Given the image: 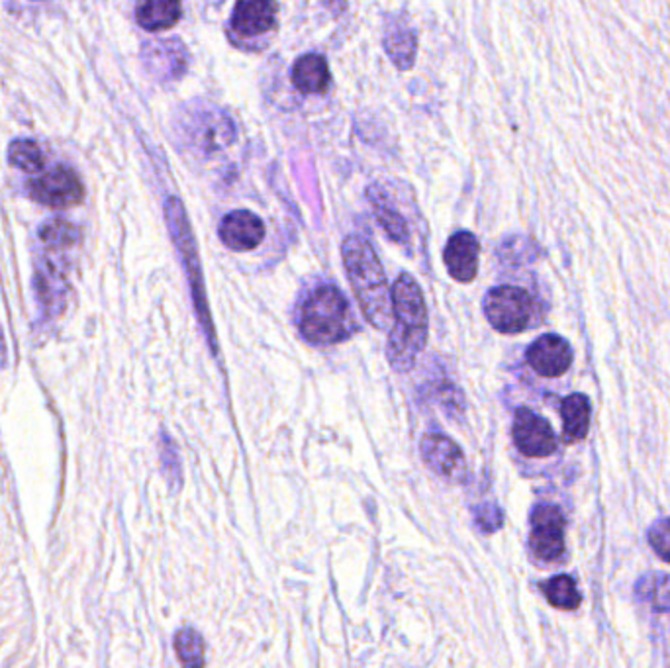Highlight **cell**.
Segmentation results:
<instances>
[{
    "mask_svg": "<svg viewBox=\"0 0 670 668\" xmlns=\"http://www.w3.org/2000/svg\"><path fill=\"white\" fill-rule=\"evenodd\" d=\"M483 310L494 330L516 336L532 323L534 298L524 288L496 287L484 297Z\"/></svg>",
    "mask_w": 670,
    "mask_h": 668,
    "instance_id": "obj_5",
    "label": "cell"
},
{
    "mask_svg": "<svg viewBox=\"0 0 670 668\" xmlns=\"http://www.w3.org/2000/svg\"><path fill=\"white\" fill-rule=\"evenodd\" d=\"M653 602L657 609H670V576L654 578Z\"/></svg>",
    "mask_w": 670,
    "mask_h": 668,
    "instance_id": "obj_27",
    "label": "cell"
},
{
    "mask_svg": "<svg viewBox=\"0 0 670 668\" xmlns=\"http://www.w3.org/2000/svg\"><path fill=\"white\" fill-rule=\"evenodd\" d=\"M527 363L537 374L555 379L569 371L570 364H573V347L569 346L567 339L555 336V333H547V336L535 339L534 343L529 346Z\"/></svg>",
    "mask_w": 670,
    "mask_h": 668,
    "instance_id": "obj_10",
    "label": "cell"
},
{
    "mask_svg": "<svg viewBox=\"0 0 670 668\" xmlns=\"http://www.w3.org/2000/svg\"><path fill=\"white\" fill-rule=\"evenodd\" d=\"M343 267L355 292L357 302L377 330H391L392 298L381 259L363 237L351 236L341 246Z\"/></svg>",
    "mask_w": 670,
    "mask_h": 668,
    "instance_id": "obj_2",
    "label": "cell"
},
{
    "mask_svg": "<svg viewBox=\"0 0 670 668\" xmlns=\"http://www.w3.org/2000/svg\"><path fill=\"white\" fill-rule=\"evenodd\" d=\"M221 244L231 251H254L265 239V224L257 214L249 210L229 212L220 222Z\"/></svg>",
    "mask_w": 670,
    "mask_h": 668,
    "instance_id": "obj_11",
    "label": "cell"
},
{
    "mask_svg": "<svg viewBox=\"0 0 670 668\" xmlns=\"http://www.w3.org/2000/svg\"><path fill=\"white\" fill-rule=\"evenodd\" d=\"M544 594L553 608L565 609V612L577 609L583 602L577 583L567 575L555 576L552 580H547L544 584Z\"/></svg>",
    "mask_w": 670,
    "mask_h": 668,
    "instance_id": "obj_21",
    "label": "cell"
},
{
    "mask_svg": "<svg viewBox=\"0 0 670 668\" xmlns=\"http://www.w3.org/2000/svg\"><path fill=\"white\" fill-rule=\"evenodd\" d=\"M422 459L433 473L450 483H465L468 476L467 459L455 441L442 433H427L420 443Z\"/></svg>",
    "mask_w": 670,
    "mask_h": 668,
    "instance_id": "obj_8",
    "label": "cell"
},
{
    "mask_svg": "<svg viewBox=\"0 0 670 668\" xmlns=\"http://www.w3.org/2000/svg\"><path fill=\"white\" fill-rule=\"evenodd\" d=\"M392 326L389 330V361L392 369L406 372L416 363L430 333V318L424 292L418 280L402 273L392 285Z\"/></svg>",
    "mask_w": 670,
    "mask_h": 668,
    "instance_id": "obj_1",
    "label": "cell"
},
{
    "mask_svg": "<svg viewBox=\"0 0 670 668\" xmlns=\"http://www.w3.org/2000/svg\"><path fill=\"white\" fill-rule=\"evenodd\" d=\"M175 651L185 667H203L204 641L195 629H181L175 637Z\"/></svg>",
    "mask_w": 670,
    "mask_h": 668,
    "instance_id": "obj_24",
    "label": "cell"
},
{
    "mask_svg": "<svg viewBox=\"0 0 670 668\" xmlns=\"http://www.w3.org/2000/svg\"><path fill=\"white\" fill-rule=\"evenodd\" d=\"M298 330L315 346H333L351 338L357 322L340 288L331 285L316 288L300 306Z\"/></svg>",
    "mask_w": 670,
    "mask_h": 668,
    "instance_id": "obj_3",
    "label": "cell"
},
{
    "mask_svg": "<svg viewBox=\"0 0 670 668\" xmlns=\"http://www.w3.org/2000/svg\"><path fill=\"white\" fill-rule=\"evenodd\" d=\"M34 290L38 302L48 314H60L65 308L68 298V279L58 265L50 259H43L35 267Z\"/></svg>",
    "mask_w": 670,
    "mask_h": 668,
    "instance_id": "obj_14",
    "label": "cell"
},
{
    "mask_svg": "<svg viewBox=\"0 0 670 668\" xmlns=\"http://www.w3.org/2000/svg\"><path fill=\"white\" fill-rule=\"evenodd\" d=\"M28 193L35 203L55 210L76 206L85 198V188L81 178L75 171L69 169L65 165H58L53 169L45 171L42 177L32 178L28 183Z\"/></svg>",
    "mask_w": 670,
    "mask_h": 668,
    "instance_id": "obj_6",
    "label": "cell"
},
{
    "mask_svg": "<svg viewBox=\"0 0 670 668\" xmlns=\"http://www.w3.org/2000/svg\"><path fill=\"white\" fill-rule=\"evenodd\" d=\"M165 216H167V224H169L171 237H173L178 254H181V259H183V265L187 269L188 282H190V288H193V300H195L198 320L203 323L206 338H208V343L213 346L214 353H218L213 316L208 312V302H206V295H204L203 269H200V259H198V251H196L195 237H193V232H190L187 212L183 208V203L178 198H175V196L167 198V203H165Z\"/></svg>",
    "mask_w": 670,
    "mask_h": 668,
    "instance_id": "obj_4",
    "label": "cell"
},
{
    "mask_svg": "<svg viewBox=\"0 0 670 668\" xmlns=\"http://www.w3.org/2000/svg\"><path fill=\"white\" fill-rule=\"evenodd\" d=\"M0 364H2V367L7 364V341H4L2 328H0Z\"/></svg>",
    "mask_w": 670,
    "mask_h": 668,
    "instance_id": "obj_28",
    "label": "cell"
},
{
    "mask_svg": "<svg viewBox=\"0 0 670 668\" xmlns=\"http://www.w3.org/2000/svg\"><path fill=\"white\" fill-rule=\"evenodd\" d=\"M478 257H481V244L471 232L453 234L443 251L445 269L450 273L451 279L457 282L475 280L478 273Z\"/></svg>",
    "mask_w": 670,
    "mask_h": 668,
    "instance_id": "obj_12",
    "label": "cell"
},
{
    "mask_svg": "<svg viewBox=\"0 0 670 668\" xmlns=\"http://www.w3.org/2000/svg\"><path fill=\"white\" fill-rule=\"evenodd\" d=\"M9 163L24 173H40L45 157L40 145L32 140H14L9 147Z\"/></svg>",
    "mask_w": 670,
    "mask_h": 668,
    "instance_id": "obj_22",
    "label": "cell"
},
{
    "mask_svg": "<svg viewBox=\"0 0 670 668\" xmlns=\"http://www.w3.org/2000/svg\"><path fill=\"white\" fill-rule=\"evenodd\" d=\"M162 463L163 471L167 473L171 481H181L177 451H175V445H173V441L167 435H162Z\"/></svg>",
    "mask_w": 670,
    "mask_h": 668,
    "instance_id": "obj_26",
    "label": "cell"
},
{
    "mask_svg": "<svg viewBox=\"0 0 670 668\" xmlns=\"http://www.w3.org/2000/svg\"><path fill=\"white\" fill-rule=\"evenodd\" d=\"M649 545L662 561L670 563V517H662L649 530Z\"/></svg>",
    "mask_w": 670,
    "mask_h": 668,
    "instance_id": "obj_25",
    "label": "cell"
},
{
    "mask_svg": "<svg viewBox=\"0 0 670 668\" xmlns=\"http://www.w3.org/2000/svg\"><path fill=\"white\" fill-rule=\"evenodd\" d=\"M384 48L389 58L394 61V65L404 71L412 68V63L416 60V35L410 30H402V28L386 30Z\"/></svg>",
    "mask_w": 670,
    "mask_h": 668,
    "instance_id": "obj_20",
    "label": "cell"
},
{
    "mask_svg": "<svg viewBox=\"0 0 670 668\" xmlns=\"http://www.w3.org/2000/svg\"><path fill=\"white\" fill-rule=\"evenodd\" d=\"M560 415H563V438L565 443H577L586 438L590 430V400L585 394H570L563 400L560 404Z\"/></svg>",
    "mask_w": 670,
    "mask_h": 668,
    "instance_id": "obj_18",
    "label": "cell"
},
{
    "mask_svg": "<svg viewBox=\"0 0 670 668\" xmlns=\"http://www.w3.org/2000/svg\"><path fill=\"white\" fill-rule=\"evenodd\" d=\"M277 12L275 0H238L231 12V28L246 38L269 34L277 25Z\"/></svg>",
    "mask_w": 670,
    "mask_h": 668,
    "instance_id": "obj_13",
    "label": "cell"
},
{
    "mask_svg": "<svg viewBox=\"0 0 670 668\" xmlns=\"http://www.w3.org/2000/svg\"><path fill=\"white\" fill-rule=\"evenodd\" d=\"M529 549L547 563H555L565 555V516L559 507L552 504L534 507Z\"/></svg>",
    "mask_w": 670,
    "mask_h": 668,
    "instance_id": "obj_7",
    "label": "cell"
},
{
    "mask_svg": "<svg viewBox=\"0 0 670 668\" xmlns=\"http://www.w3.org/2000/svg\"><path fill=\"white\" fill-rule=\"evenodd\" d=\"M292 83L300 93L323 94L330 89L331 75L328 61L318 53L298 58L292 68Z\"/></svg>",
    "mask_w": 670,
    "mask_h": 668,
    "instance_id": "obj_15",
    "label": "cell"
},
{
    "mask_svg": "<svg viewBox=\"0 0 670 668\" xmlns=\"http://www.w3.org/2000/svg\"><path fill=\"white\" fill-rule=\"evenodd\" d=\"M183 17L181 0H140L136 7L137 24L147 32H165L178 24Z\"/></svg>",
    "mask_w": 670,
    "mask_h": 668,
    "instance_id": "obj_16",
    "label": "cell"
},
{
    "mask_svg": "<svg viewBox=\"0 0 670 668\" xmlns=\"http://www.w3.org/2000/svg\"><path fill=\"white\" fill-rule=\"evenodd\" d=\"M38 236L43 246L50 247V249H68V247L76 246L81 234L71 222L58 218V220L45 222L38 232Z\"/></svg>",
    "mask_w": 670,
    "mask_h": 668,
    "instance_id": "obj_23",
    "label": "cell"
},
{
    "mask_svg": "<svg viewBox=\"0 0 670 668\" xmlns=\"http://www.w3.org/2000/svg\"><path fill=\"white\" fill-rule=\"evenodd\" d=\"M514 443L522 455L532 459H544L557 451V438L552 423L532 412L529 408H519L512 425Z\"/></svg>",
    "mask_w": 670,
    "mask_h": 668,
    "instance_id": "obj_9",
    "label": "cell"
},
{
    "mask_svg": "<svg viewBox=\"0 0 670 668\" xmlns=\"http://www.w3.org/2000/svg\"><path fill=\"white\" fill-rule=\"evenodd\" d=\"M369 198H371L374 216L381 224V228L384 229V234L391 237L394 244H406L410 232H408L406 220L400 216V212L394 210L391 204L382 198V195H374L373 188H369Z\"/></svg>",
    "mask_w": 670,
    "mask_h": 668,
    "instance_id": "obj_19",
    "label": "cell"
},
{
    "mask_svg": "<svg viewBox=\"0 0 670 668\" xmlns=\"http://www.w3.org/2000/svg\"><path fill=\"white\" fill-rule=\"evenodd\" d=\"M183 48L177 42H153L144 48L145 69L157 79H173L183 73Z\"/></svg>",
    "mask_w": 670,
    "mask_h": 668,
    "instance_id": "obj_17",
    "label": "cell"
}]
</instances>
